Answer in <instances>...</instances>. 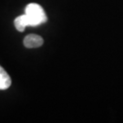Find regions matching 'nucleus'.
<instances>
[{"instance_id": "7ed1b4c3", "label": "nucleus", "mask_w": 123, "mask_h": 123, "mask_svg": "<svg viewBox=\"0 0 123 123\" xmlns=\"http://www.w3.org/2000/svg\"><path fill=\"white\" fill-rule=\"evenodd\" d=\"M10 86H11L10 76L0 66V89H6Z\"/></svg>"}, {"instance_id": "f257e3e1", "label": "nucleus", "mask_w": 123, "mask_h": 123, "mask_svg": "<svg viewBox=\"0 0 123 123\" xmlns=\"http://www.w3.org/2000/svg\"><path fill=\"white\" fill-rule=\"evenodd\" d=\"M25 15L28 21L29 26H39L40 24L47 22L48 20L47 15L41 7V6L35 3H31L26 6Z\"/></svg>"}, {"instance_id": "f03ea898", "label": "nucleus", "mask_w": 123, "mask_h": 123, "mask_svg": "<svg viewBox=\"0 0 123 123\" xmlns=\"http://www.w3.org/2000/svg\"><path fill=\"white\" fill-rule=\"evenodd\" d=\"M43 38L38 35L31 34L27 35L24 38V45L27 49H35V48H39L43 45Z\"/></svg>"}, {"instance_id": "20e7f679", "label": "nucleus", "mask_w": 123, "mask_h": 123, "mask_svg": "<svg viewBox=\"0 0 123 123\" xmlns=\"http://www.w3.org/2000/svg\"><path fill=\"white\" fill-rule=\"evenodd\" d=\"M14 25L19 32H23L26 26H29L26 15H21L18 18H16V19L14 20Z\"/></svg>"}]
</instances>
